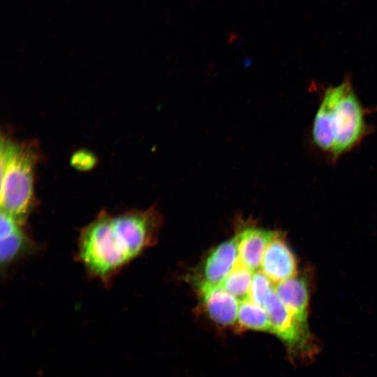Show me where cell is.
I'll list each match as a JSON object with an SVG mask.
<instances>
[{
    "label": "cell",
    "instance_id": "cell-10",
    "mask_svg": "<svg viewBox=\"0 0 377 377\" xmlns=\"http://www.w3.org/2000/svg\"><path fill=\"white\" fill-rule=\"evenodd\" d=\"M274 232L250 226L242 229L235 236L238 260L252 271L261 265L265 251Z\"/></svg>",
    "mask_w": 377,
    "mask_h": 377
},
{
    "label": "cell",
    "instance_id": "cell-7",
    "mask_svg": "<svg viewBox=\"0 0 377 377\" xmlns=\"http://www.w3.org/2000/svg\"><path fill=\"white\" fill-rule=\"evenodd\" d=\"M196 285L202 304L213 321L221 325H231L237 321L239 304L237 298L221 286L202 282Z\"/></svg>",
    "mask_w": 377,
    "mask_h": 377
},
{
    "label": "cell",
    "instance_id": "cell-13",
    "mask_svg": "<svg viewBox=\"0 0 377 377\" xmlns=\"http://www.w3.org/2000/svg\"><path fill=\"white\" fill-rule=\"evenodd\" d=\"M272 283L262 271L254 272L249 298L263 307L269 295L274 289Z\"/></svg>",
    "mask_w": 377,
    "mask_h": 377
},
{
    "label": "cell",
    "instance_id": "cell-5",
    "mask_svg": "<svg viewBox=\"0 0 377 377\" xmlns=\"http://www.w3.org/2000/svg\"><path fill=\"white\" fill-rule=\"evenodd\" d=\"M260 267L273 283H278L297 275L295 256L279 232H274L265 251Z\"/></svg>",
    "mask_w": 377,
    "mask_h": 377
},
{
    "label": "cell",
    "instance_id": "cell-11",
    "mask_svg": "<svg viewBox=\"0 0 377 377\" xmlns=\"http://www.w3.org/2000/svg\"><path fill=\"white\" fill-rule=\"evenodd\" d=\"M237 321L246 329L270 331V322L265 309L249 298L239 302Z\"/></svg>",
    "mask_w": 377,
    "mask_h": 377
},
{
    "label": "cell",
    "instance_id": "cell-6",
    "mask_svg": "<svg viewBox=\"0 0 377 377\" xmlns=\"http://www.w3.org/2000/svg\"><path fill=\"white\" fill-rule=\"evenodd\" d=\"M0 260L1 267H7L32 249L31 242L21 223L1 210Z\"/></svg>",
    "mask_w": 377,
    "mask_h": 377
},
{
    "label": "cell",
    "instance_id": "cell-14",
    "mask_svg": "<svg viewBox=\"0 0 377 377\" xmlns=\"http://www.w3.org/2000/svg\"><path fill=\"white\" fill-rule=\"evenodd\" d=\"M73 165L78 168H89L94 164V156L85 151H80L75 154L72 158Z\"/></svg>",
    "mask_w": 377,
    "mask_h": 377
},
{
    "label": "cell",
    "instance_id": "cell-9",
    "mask_svg": "<svg viewBox=\"0 0 377 377\" xmlns=\"http://www.w3.org/2000/svg\"><path fill=\"white\" fill-rule=\"evenodd\" d=\"M274 290L297 321L309 330V290L306 278L295 276L276 283Z\"/></svg>",
    "mask_w": 377,
    "mask_h": 377
},
{
    "label": "cell",
    "instance_id": "cell-12",
    "mask_svg": "<svg viewBox=\"0 0 377 377\" xmlns=\"http://www.w3.org/2000/svg\"><path fill=\"white\" fill-rule=\"evenodd\" d=\"M253 272L237 260L221 286L239 302L249 298L250 286L254 274Z\"/></svg>",
    "mask_w": 377,
    "mask_h": 377
},
{
    "label": "cell",
    "instance_id": "cell-2",
    "mask_svg": "<svg viewBox=\"0 0 377 377\" xmlns=\"http://www.w3.org/2000/svg\"><path fill=\"white\" fill-rule=\"evenodd\" d=\"M38 159L34 142L1 137V210L23 223L35 202L34 176Z\"/></svg>",
    "mask_w": 377,
    "mask_h": 377
},
{
    "label": "cell",
    "instance_id": "cell-1",
    "mask_svg": "<svg viewBox=\"0 0 377 377\" xmlns=\"http://www.w3.org/2000/svg\"><path fill=\"white\" fill-rule=\"evenodd\" d=\"M161 225V216L154 207L118 215L103 211L82 230L78 259L90 276L109 283L156 243Z\"/></svg>",
    "mask_w": 377,
    "mask_h": 377
},
{
    "label": "cell",
    "instance_id": "cell-3",
    "mask_svg": "<svg viewBox=\"0 0 377 377\" xmlns=\"http://www.w3.org/2000/svg\"><path fill=\"white\" fill-rule=\"evenodd\" d=\"M318 108L334 137L331 158L335 161L355 147L367 132L364 108L348 80L327 89Z\"/></svg>",
    "mask_w": 377,
    "mask_h": 377
},
{
    "label": "cell",
    "instance_id": "cell-8",
    "mask_svg": "<svg viewBox=\"0 0 377 377\" xmlns=\"http://www.w3.org/2000/svg\"><path fill=\"white\" fill-rule=\"evenodd\" d=\"M238 260L235 237L214 248L206 257L202 267L201 278L197 283L221 286Z\"/></svg>",
    "mask_w": 377,
    "mask_h": 377
},
{
    "label": "cell",
    "instance_id": "cell-4",
    "mask_svg": "<svg viewBox=\"0 0 377 377\" xmlns=\"http://www.w3.org/2000/svg\"><path fill=\"white\" fill-rule=\"evenodd\" d=\"M263 308L269 317L270 331L291 348L307 353L310 357L313 351L311 332L297 321L274 289L269 295Z\"/></svg>",
    "mask_w": 377,
    "mask_h": 377
}]
</instances>
